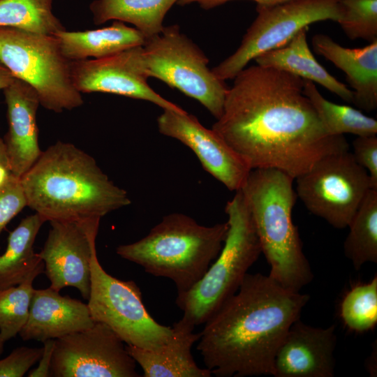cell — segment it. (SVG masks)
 <instances>
[{"mask_svg": "<svg viewBox=\"0 0 377 377\" xmlns=\"http://www.w3.org/2000/svg\"><path fill=\"white\" fill-rule=\"evenodd\" d=\"M233 79L212 129L251 169H276L295 179L322 158L349 149L344 135L326 132L304 79L258 64Z\"/></svg>", "mask_w": 377, "mask_h": 377, "instance_id": "1", "label": "cell"}, {"mask_svg": "<svg viewBox=\"0 0 377 377\" xmlns=\"http://www.w3.org/2000/svg\"><path fill=\"white\" fill-rule=\"evenodd\" d=\"M309 298L269 275L247 273L200 333L206 368L219 377L273 376L276 351Z\"/></svg>", "mask_w": 377, "mask_h": 377, "instance_id": "2", "label": "cell"}, {"mask_svg": "<svg viewBox=\"0 0 377 377\" xmlns=\"http://www.w3.org/2000/svg\"><path fill=\"white\" fill-rule=\"evenodd\" d=\"M20 180L27 206L45 221L101 219L131 202L91 156L69 142L42 151Z\"/></svg>", "mask_w": 377, "mask_h": 377, "instance_id": "3", "label": "cell"}, {"mask_svg": "<svg viewBox=\"0 0 377 377\" xmlns=\"http://www.w3.org/2000/svg\"><path fill=\"white\" fill-rule=\"evenodd\" d=\"M294 179L276 169H251L240 191L251 212L269 276L295 292L313 278L292 212L297 200Z\"/></svg>", "mask_w": 377, "mask_h": 377, "instance_id": "4", "label": "cell"}, {"mask_svg": "<svg viewBox=\"0 0 377 377\" xmlns=\"http://www.w3.org/2000/svg\"><path fill=\"white\" fill-rule=\"evenodd\" d=\"M228 229L227 222L205 226L184 214L172 213L143 238L117 246L116 253L150 274L172 280L181 295L201 279L218 256Z\"/></svg>", "mask_w": 377, "mask_h": 377, "instance_id": "5", "label": "cell"}, {"mask_svg": "<svg viewBox=\"0 0 377 377\" xmlns=\"http://www.w3.org/2000/svg\"><path fill=\"white\" fill-rule=\"evenodd\" d=\"M228 229L214 263L188 291L177 295L182 318L193 326L205 323L238 290L262 249L253 221L240 190L228 201Z\"/></svg>", "mask_w": 377, "mask_h": 377, "instance_id": "6", "label": "cell"}, {"mask_svg": "<svg viewBox=\"0 0 377 377\" xmlns=\"http://www.w3.org/2000/svg\"><path fill=\"white\" fill-rule=\"evenodd\" d=\"M0 61L36 91L44 108L60 113L84 103L54 35L0 27Z\"/></svg>", "mask_w": 377, "mask_h": 377, "instance_id": "7", "label": "cell"}, {"mask_svg": "<svg viewBox=\"0 0 377 377\" xmlns=\"http://www.w3.org/2000/svg\"><path fill=\"white\" fill-rule=\"evenodd\" d=\"M145 75L155 77L201 103L218 119L228 88L208 67L200 48L177 24L146 38L142 48Z\"/></svg>", "mask_w": 377, "mask_h": 377, "instance_id": "8", "label": "cell"}, {"mask_svg": "<svg viewBox=\"0 0 377 377\" xmlns=\"http://www.w3.org/2000/svg\"><path fill=\"white\" fill-rule=\"evenodd\" d=\"M87 300L94 321L107 325L127 345L159 351L172 336V327L157 323L147 311L134 281L118 279L104 270L96 249L91 259Z\"/></svg>", "mask_w": 377, "mask_h": 377, "instance_id": "9", "label": "cell"}, {"mask_svg": "<svg viewBox=\"0 0 377 377\" xmlns=\"http://www.w3.org/2000/svg\"><path fill=\"white\" fill-rule=\"evenodd\" d=\"M256 12L257 16L239 47L212 69L220 80L233 79L251 60L283 45L312 23L337 22L339 0H282L257 3Z\"/></svg>", "mask_w": 377, "mask_h": 377, "instance_id": "10", "label": "cell"}, {"mask_svg": "<svg viewBox=\"0 0 377 377\" xmlns=\"http://www.w3.org/2000/svg\"><path fill=\"white\" fill-rule=\"evenodd\" d=\"M295 179L306 208L337 229L348 226L372 188L368 172L348 150L322 158Z\"/></svg>", "mask_w": 377, "mask_h": 377, "instance_id": "11", "label": "cell"}, {"mask_svg": "<svg viewBox=\"0 0 377 377\" xmlns=\"http://www.w3.org/2000/svg\"><path fill=\"white\" fill-rule=\"evenodd\" d=\"M124 341L107 325L55 339L50 376L138 377L134 359Z\"/></svg>", "mask_w": 377, "mask_h": 377, "instance_id": "12", "label": "cell"}, {"mask_svg": "<svg viewBox=\"0 0 377 377\" xmlns=\"http://www.w3.org/2000/svg\"><path fill=\"white\" fill-rule=\"evenodd\" d=\"M101 218L51 221V228L38 253L45 265L50 288H76L88 300L91 288V259Z\"/></svg>", "mask_w": 377, "mask_h": 377, "instance_id": "13", "label": "cell"}, {"mask_svg": "<svg viewBox=\"0 0 377 377\" xmlns=\"http://www.w3.org/2000/svg\"><path fill=\"white\" fill-rule=\"evenodd\" d=\"M142 46L100 59L71 61L73 83L80 93L101 92L151 102L163 110L185 111L157 94L147 83Z\"/></svg>", "mask_w": 377, "mask_h": 377, "instance_id": "14", "label": "cell"}, {"mask_svg": "<svg viewBox=\"0 0 377 377\" xmlns=\"http://www.w3.org/2000/svg\"><path fill=\"white\" fill-rule=\"evenodd\" d=\"M163 110L157 118L159 132L189 147L203 168L228 190H240L251 170L246 162L195 116L186 111Z\"/></svg>", "mask_w": 377, "mask_h": 377, "instance_id": "15", "label": "cell"}, {"mask_svg": "<svg viewBox=\"0 0 377 377\" xmlns=\"http://www.w3.org/2000/svg\"><path fill=\"white\" fill-rule=\"evenodd\" d=\"M335 326L313 327L300 318L290 327L274 361L276 377H333Z\"/></svg>", "mask_w": 377, "mask_h": 377, "instance_id": "16", "label": "cell"}, {"mask_svg": "<svg viewBox=\"0 0 377 377\" xmlns=\"http://www.w3.org/2000/svg\"><path fill=\"white\" fill-rule=\"evenodd\" d=\"M3 91L8 121L4 141L6 151L11 174L20 179L42 152L36 122L40 101L30 84L17 78Z\"/></svg>", "mask_w": 377, "mask_h": 377, "instance_id": "17", "label": "cell"}, {"mask_svg": "<svg viewBox=\"0 0 377 377\" xmlns=\"http://www.w3.org/2000/svg\"><path fill=\"white\" fill-rule=\"evenodd\" d=\"M87 304L61 295L50 287L35 290L28 320L19 334L24 341L43 342L91 327Z\"/></svg>", "mask_w": 377, "mask_h": 377, "instance_id": "18", "label": "cell"}, {"mask_svg": "<svg viewBox=\"0 0 377 377\" xmlns=\"http://www.w3.org/2000/svg\"><path fill=\"white\" fill-rule=\"evenodd\" d=\"M314 51L341 70L353 89V103L371 112L377 108V40L358 47H345L330 36L318 34L311 38Z\"/></svg>", "mask_w": 377, "mask_h": 377, "instance_id": "19", "label": "cell"}, {"mask_svg": "<svg viewBox=\"0 0 377 377\" xmlns=\"http://www.w3.org/2000/svg\"><path fill=\"white\" fill-rule=\"evenodd\" d=\"M193 325L182 318L172 327V334L159 351H151L127 345L126 350L138 363L145 377H210L211 371L199 367L191 348L200 334L194 333Z\"/></svg>", "mask_w": 377, "mask_h": 377, "instance_id": "20", "label": "cell"}, {"mask_svg": "<svg viewBox=\"0 0 377 377\" xmlns=\"http://www.w3.org/2000/svg\"><path fill=\"white\" fill-rule=\"evenodd\" d=\"M309 27L300 30L286 44L264 52L254 60L258 65L274 68L316 82L348 103H353V92L316 59L307 43Z\"/></svg>", "mask_w": 377, "mask_h": 377, "instance_id": "21", "label": "cell"}, {"mask_svg": "<svg viewBox=\"0 0 377 377\" xmlns=\"http://www.w3.org/2000/svg\"><path fill=\"white\" fill-rule=\"evenodd\" d=\"M54 36L63 55L69 61L109 57L133 47L142 46L146 39L136 28L118 20L101 29L78 31L64 29Z\"/></svg>", "mask_w": 377, "mask_h": 377, "instance_id": "22", "label": "cell"}, {"mask_svg": "<svg viewBox=\"0 0 377 377\" xmlns=\"http://www.w3.org/2000/svg\"><path fill=\"white\" fill-rule=\"evenodd\" d=\"M45 220L38 213L23 219L9 234L6 251L0 255V291L24 281L44 265L34 244Z\"/></svg>", "mask_w": 377, "mask_h": 377, "instance_id": "23", "label": "cell"}, {"mask_svg": "<svg viewBox=\"0 0 377 377\" xmlns=\"http://www.w3.org/2000/svg\"><path fill=\"white\" fill-rule=\"evenodd\" d=\"M179 0H94L89 9L96 24L118 20L135 26L145 38L162 31L164 18Z\"/></svg>", "mask_w": 377, "mask_h": 377, "instance_id": "24", "label": "cell"}, {"mask_svg": "<svg viewBox=\"0 0 377 377\" xmlns=\"http://www.w3.org/2000/svg\"><path fill=\"white\" fill-rule=\"evenodd\" d=\"M303 90L329 135H376L377 121L375 119L350 106L339 105L327 100L311 81L304 80Z\"/></svg>", "mask_w": 377, "mask_h": 377, "instance_id": "25", "label": "cell"}, {"mask_svg": "<svg viewBox=\"0 0 377 377\" xmlns=\"http://www.w3.org/2000/svg\"><path fill=\"white\" fill-rule=\"evenodd\" d=\"M343 243L346 257L356 270L377 263V189L371 188L348 226Z\"/></svg>", "mask_w": 377, "mask_h": 377, "instance_id": "26", "label": "cell"}, {"mask_svg": "<svg viewBox=\"0 0 377 377\" xmlns=\"http://www.w3.org/2000/svg\"><path fill=\"white\" fill-rule=\"evenodd\" d=\"M53 0H0V27L54 35L66 29L52 12Z\"/></svg>", "mask_w": 377, "mask_h": 377, "instance_id": "27", "label": "cell"}, {"mask_svg": "<svg viewBox=\"0 0 377 377\" xmlns=\"http://www.w3.org/2000/svg\"><path fill=\"white\" fill-rule=\"evenodd\" d=\"M44 270L45 265H43L17 286L0 291V338L3 342L15 337L25 325L35 290L34 280Z\"/></svg>", "mask_w": 377, "mask_h": 377, "instance_id": "28", "label": "cell"}, {"mask_svg": "<svg viewBox=\"0 0 377 377\" xmlns=\"http://www.w3.org/2000/svg\"><path fill=\"white\" fill-rule=\"evenodd\" d=\"M344 325L362 333L377 323V276L368 283L354 286L344 296L340 309Z\"/></svg>", "mask_w": 377, "mask_h": 377, "instance_id": "29", "label": "cell"}, {"mask_svg": "<svg viewBox=\"0 0 377 377\" xmlns=\"http://www.w3.org/2000/svg\"><path fill=\"white\" fill-rule=\"evenodd\" d=\"M337 22L351 40H377V0H339Z\"/></svg>", "mask_w": 377, "mask_h": 377, "instance_id": "30", "label": "cell"}, {"mask_svg": "<svg viewBox=\"0 0 377 377\" xmlns=\"http://www.w3.org/2000/svg\"><path fill=\"white\" fill-rule=\"evenodd\" d=\"M25 207L27 200L20 180L12 175L7 184L0 188V234Z\"/></svg>", "mask_w": 377, "mask_h": 377, "instance_id": "31", "label": "cell"}, {"mask_svg": "<svg viewBox=\"0 0 377 377\" xmlns=\"http://www.w3.org/2000/svg\"><path fill=\"white\" fill-rule=\"evenodd\" d=\"M43 348L18 347L0 360V377H22L38 362Z\"/></svg>", "mask_w": 377, "mask_h": 377, "instance_id": "32", "label": "cell"}, {"mask_svg": "<svg viewBox=\"0 0 377 377\" xmlns=\"http://www.w3.org/2000/svg\"><path fill=\"white\" fill-rule=\"evenodd\" d=\"M353 156L355 161L368 172L371 187L377 189V137L357 136L353 141Z\"/></svg>", "mask_w": 377, "mask_h": 377, "instance_id": "33", "label": "cell"}, {"mask_svg": "<svg viewBox=\"0 0 377 377\" xmlns=\"http://www.w3.org/2000/svg\"><path fill=\"white\" fill-rule=\"evenodd\" d=\"M43 343V350L42 355L38 360V365L36 369L31 370L29 373V377L50 376L52 355L55 346V339H49Z\"/></svg>", "mask_w": 377, "mask_h": 377, "instance_id": "34", "label": "cell"}, {"mask_svg": "<svg viewBox=\"0 0 377 377\" xmlns=\"http://www.w3.org/2000/svg\"><path fill=\"white\" fill-rule=\"evenodd\" d=\"M232 1H235V0H179L177 4L180 6H186V5H189L191 3H197L202 8L205 9V10H209V9L214 8L215 7L219 6L221 5H223L227 2H230ZM251 1L256 2V3H270L280 1L282 0H251Z\"/></svg>", "mask_w": 377, "mask_h": 377, "instance_id": "35", "label": "cell"}, {"mask_svg": "<svg viewBox=\"0 0 377 377\" xmlns=\"http://www.w3.org/2000/svg\"><path fill=\"white\" fill-rule=\"evenodd\" d=\"M15 80L11 72L0 61V90L10 86Z\"/></svg>", "mask_w": 377, "mask_h": 377, "instance_id": "36", "label": "cell"}, {"mask_svg": "<svg viewBox=\"0 0 377 377\" xmlns=\"http://www.w3.org/2000/svg\"><path fill=\"white\" fill-rule=\"evenodd\" d=\"M12 174L9 168L0 163V188L7 184Z\"/></svg>", "mask_w": 377, "mask_h": 377, "instance_id": "37", "label": "cell"}, {"mask_svg": "<svg viewBox=\"0 0 377 377\" xmlns=\"http://www.w3.org/2000/svg\"><path fill=\"white\" fill-rule=\"evenodd\" d=\"M0 163L9 168L4 142L0 138Z\"/></svg>", "mask_w": 377, "mask_h": 377, "instance_id": "38", "label": "cell"}, {"mask_svg": "<svg viewBox=\"0 0 377 377\" xmlns=\"http://www.w3.org/2000/svg\"><path fill=\"white\" fill-rule=\"evenodd\" d=\"M3 343L4 342L0 338V355H1L3 350Z\"/></svg>", "mask_w": 377, "mask_h": 377, "instance_id": "39", "label": "cell"}]
</instances>
